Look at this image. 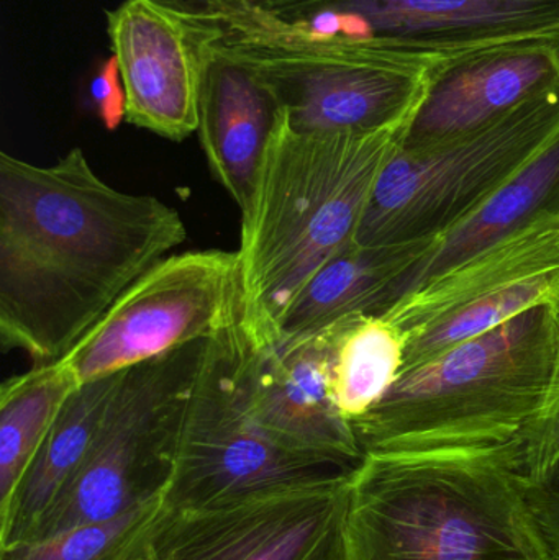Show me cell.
I'll return each instance as SVG.
<instances>
[{
	"mask_svg": "<svg viewBox=\"0 0 559 560\" xmlns=\"http://www.w3.org/2000/svg\"><path fill=\"white\" fill-rule=\"evenodd\" d=\"M187 238L174 207L105 183L81 148L49 166L0 154V345L61 361Z\"/></svg>",
	"mask_w": 559,
	"mask_h": 560,
	"instance_id": "obj_1",
	"label": "cell"
},
{
	"mask_svg": "<svg viewBox=\"0 0 559 560\" xmlns=\"http://www.w3.org/2000/svg\"><path fill=\"white\" fill-rule=\"evenodd\" d=\"M527 447L364 454L348 472L343 560H554Z\"/></svg>",
	"mask_w": 559,
	"mask_h": 560,
	"instance_id": "obj_2",
	"label": "cell"
},
{
	"mask_svg": "<svg viewBox=\"0 0 559 560\" xmlns=\"http://www.w3.org/2000/svg\"><path fill=\"white\" fill-rule=\"evenodd\" d=\"M404 130L304 133L281 114L242 210V329L255 349L279 342L282 319L331 258L353 245Z\"/></svg>",
	"mask_w": 559,
	"mask_h": 560,
	"instance_id": "obj_3",
	"label": "cell"
},
{
	"mask_svg": "<svg viewBox=\"0 0 559 560\" xmlns=\"http://www.w3.org/2000/svg\"><path fill=\"white\" fill-rule=\"evenodd\" d=\"M559 315L537 306L400 372L353 421L366 453L491 450L528 440L557 381Z\"/></svg>",
	"mask_w": 559,
	"mask_h": 560,
	"instance_id": "obj_4",
	"label": "cell"
},
{
	"mask_svg": "<svg viewBox=\"0 0 559 560\" xmlns=\"http://www.w3.org/2000/svg\"><path fill=\"white\" fill-rule=\"evenodd\" d=\"M223 51L242 61L304 133L404 130L443 65L404 58L322 32L266 0H207Z\"/></svg>",
	"mask_w": 559,
	"mask_h": 560,
	"instance_id": "obj_5",
	"label": "cell"
},
{
	"mask_svg": "<svg viewBox=\"0 0 559 560\" xmlns=\"http://www.w3.org/2000/svg\"><path fill=\"white\" fill-rule=\"evenodd\" d=\"M559 140V82L504 117L391 156L354 242L399 245L439 238Z\"/></svg>",
	"mask_w": 559,
	"mask_h": 560,
	"instance_id": "obj_6",
	"label": "cell"
},
{
	"mask_svg": "<svg viewBox=\"0 0 559 560\" xmlns=\"http://www.w3.org/2000/svg\"><path fill=\"white\" fill-rule=\"evenodd\" d=\"M206 348L193 342L124 372L84 460L25 541L166 497Z\"/></svg>",
	"mask_w": 559,
	"mask_h": 560,
	"instance_id": "obj_7",
	"label": "cell"
},
{
	"mask_svg": "<svg viewBox=\"0 0 559 560\" xmlns=\"http://www.w3.org/2000/svg\"><path fill=\"white\" fill-rule=\"evenodd\" d=\"M249 351L242 326L207 341L164 497L171 512L206 509L341 470L289 453L259 430L248 408Z\"/></svg>",
	"mask_w": 559,
	"mask_h": 560,
	"instance_id": "obj_8",
	"label": "cell"
},
{
	"mask_svg": "<svg viewBox=\"0 0 559 560\" xmlns=\"http://www.w3.org/2000/svg\"><path fill=\"white\" fill-rule=\"evenodd\" d=\"M236 252L170 255L144 272L61 359L79 385L242 326Z\"/></svg>",
	"mask_w": 559,
	"mask_h": 560,
	"instance_id": "obj_9",
	"label": "cell"
},
{
	"mask_svg": "<svg viewBox=\"0 0 559 560\" xmlns=\"http://www.w3.org/2000/svg\"><path fill=\"white\" fill-rule=\"evenodd\" d=\"M537 306L559 312V212L426 283L381 316L406 338L404 372Z\"/></svg>",
	"mask_w": 559,
	"mask_h": 560,
	"instance_id": "obj_10",
	"label": "cell"
},
{
	"mask_svg": "<svg viewBox=\"0 0 559 560\" xmlns=\"http://www.w3.org/2000/svg\"><path fill=\"white\" fill-rule=\"evenodd\" d=\"M348 472L330 470L199 510H166V560H343Z\"/></svg>",
	"mask_w": 559,
	"mask_h": 560,
	"instance_id": "obj_11",
	"label": "cell"
},
{
	"mask_svg": "<svg viewBox=\"0 0 559 560\" xmlns=\"http://www.w3.org/2000/svg\"><path fill=\"white\" fill-rule=\"evenodd\" d=\"M279 13L435 65L517 43L559 45V0H318Z\"/></svg>",
	"mask_w": 559,
	"mask_h": 560,
	"instance_id": "obj_12",
	"label": "cell"
},
{
	"mask_svg": "<svg viewBox=\"0 0 559 560\" xmlns=\"http://www.w3.org/2000/svg\"><path fill=\"white\" fill-rule=\"evenodd\" d=\"M105 19L125 120L171 141L196 133L203 72L222 39L216 19L180 0H124Z\"/></svg>",
	"mask_w": 559,
	"mask_h": 560,
	"instance_id": "obj_13",
	"label": "cell"
},
{
	"mask_svg": "<svg viewBox=\"0 0 559 560\" xmlns=\"http://www.w3.org/2000/svg\"><path fill=\"white\" fill-rule=\"evenodd\" d=\"M348 319L271 348L249 345L248 361V408L259 430L289 453L341 470L364 457L331 398V365Z\"/></svg>",
	"mask_w": 559,
	"mask_h": 560,
	"instance_id": "obj_14",
	"label": "cell"
},
{
	"mask_svg": "<svg viewBox=\"0 0 559 560\" xmlns=\"http://www.w3.org/2000/svg\"><path fill=\"white\" fill-rule=\"evenodd\" d=\"M558 82L557 43L499 46L446 62L433 72L403 147H426L478 130Z\"/></svg>",
	"mask_w": 559,
	"mask_h": 560,
	"instance_id": "obj_15",
	"label": "cell"
},
{
	"mask_svg": "<svg viewBox=\"0 0 559 560\" xmlns=\"http://www.w3.org/2000/svg\"><path fill=\"white\" fill-rule=\"evenodd\" d=\"M281 114L268 85L217 43L203 72L197 133L210 173L240 212L252 197Z\"/></svg>",
	"mask_w": 559,
	"mask_h": 560,
	"instance_id": "obj_16",
	"label": "cell"
},
{
	"mask_svg": "<svg viewBox=\"0 0 559 560\" xmlns=\"http://www.w3.org/2000/svg\"><path fill=\"white\" fill-rule=\"evenodd\" d=\"M433 243L435 238L374 246L354 242L301 290L282 319L279 342L315 335L341 319L384 315L396 305L400 280Z\"/></svg>",
	"mask_w": 559,
	"mask_h": 560,
	"instance_id": "obj_17",
	"label": "cell"
},
{
	"mask_svg": "<svg viewBox=\"0 0 559 560\" xmlns=\"http://www.w3.org/2000/svg\"><path fill=\"white\" fill-rule=\"evenodd\" d=\"M551 212H559V140L462 222L435 238L419 265L400 280L397 302Z\"/></svg>",
	"mask_w": 559,
	"mask_h": 560,
	"instance_id": "obj_18",
	"label": "cell"
},
{
	"mask_svg": "<svg viewBox=\"0 0 559 560\" xmlns=\"http://www.w3.org/2000/svg\"><path fill=\"white\" fill-rule=\"evenodd\" d=\"M124 372L82 384L66 401L15 495L7 509L0 510V548L28 539L46 510L74 477Z\"/></svg>",
	"mask_w": 559,
	"mask_h": 560,
	"instance_id": "obj_19",
	"label": "cell"
},
{
	"mask_svg": "<svg viewBox=\"0 0 559 560\" xmlns=\"http://www.w3.org/2000/svg\"><path fill=\"white\" fill-rule=\"evenodd\" d=\"M79 387L59 361L33 365L0 385V510L15 495L46 434Z\"/></svg>",
	"mask_w": 559,
	"mask_h": 560,
	"instance_id": "obj_20",
	"label": "cell"
},
{
	"mask_svg": "<svg viewBox=\"0 0 559 560\" xmlns=\"http://www.w3.org/2000/svg\"><path fill=\"white\" fill-rule=\"evenodd\" d=\"M406 338L383 316H354L338 339L331 398L345 420H360L381 404L404 368Z\"/></svg>",
	"mask_w": 559,
	"mask_h": 560,
	"instance_id": "obj_21",
	"label": "cell"
},
{
	"mask_svg": "<svg viewBox=\"0 0 559 560\" xmlns=\"http://www.w3.org/2000/svg\"><path fill=\"white\" fill-rule=\"evenodd\" d=\"M166 510L163 497L108 522L3 546L0 560H130L153 539Z\"/></svg>",
	"mask_w": 559,
	"mask_h": 560,
	"instance_id": "obj_22",
	"label": "cell"
},
{
	"mask_svg": "<svg viewBox=\"0 0 559 560\" xmlns=\"http://www.w3.org/2000/svg\"><path fill=\"white\" fill-rule=\"evenodd\" d=\"M559 315V312H558ZM559 466V359L554 397L541 423L528 438L527 477L541 483L554 476Z\"/></svg>",
	"mask_w": 559,
	"mask_h": 560,
	"instance_id": "obj_23",
	"label": "cell"
},
{
	"mask_svg": "<svg viewBox=\"0 0 559 560\" xmlns=\"http://www.w3.org/2000/svg\"><path fill=\"white\" fill-rule=\"evenodd\" d=\"M91 95L98 117L108 130H115L127 118V97L114 56L92 79Z\"/></svg>",
	"mask_w": 559,
	"mask_h": 560,
	"instance_id": "obj_24",
	"label": "cell"
},
{
	"mask_svg": "<svg viewBox=\"0 0 559 560\" xmlns=\"http://www.w3.org/2000/svg\"><path fill=\"white\" fill-rule=\"evenodd\" d=\"M531 503L551 559L559 560V470L545 482H531Z\"/></svg>",
	"mask_w": 559,
	"mask_h": 560,
	"instance_id": "obj_25",
	"label": "cell"
},
{
	"mask_svg": "<svg viewBox=\"0 0 559 560\" xmlns=\"http://www.w3.org/2000/svg\"><path fill=\"white\" fill-rule=\"evenodd\" d=\"M272 9L278 12H289V10L299 9V7L307 5V3L318 2V0H266Z\"/></svg>",
	"mask_w": 559,
	"mask_h": 560,
	"instance_id": "obj_26",
	"label": "cell"
},
{
	"mask_svg": "<svg viewBox=\"0 0 559 560\" xmlns=\"http://www.w3.org/2000/svg\"><path fill=\"white\" fill-rule=\"evenodd\" d=\"M154 538V536H153ZM130 560H166L163 556L158 551L156 546H154V539H151L143 549L137 552Z\"/></svg>",
	"mask_w": 559,
	"mask_h": 560,
	"instance_id": "obj_27",
	"label": "cell"
},
{
	"mask_svg": "<svg viewBox=\"0 0 559 560\" xmlns=\"http://www.w3.org/2000/svg\"><path fill=\"white\" fill-rule=\"evenodd\" d=\"M180 2L189 3V5H203L207 0H180Z\"/></svg>",
	"mask_w": 559,
	"mask_h": 560,
	"instance_id": "obj_28",
	"label": "cell"
},
{
	"mask_svg": "<svg viewBox=\"0 0 559 560\" xmlns=\"http://www.w3.org/2000/svg\"><path fill=\"white\" fill-rule=\"evenodd\" d=\"M557 470H559V466H558V469H557ZM557 470H555V472H557ZM555 472H554V474H555Z\"/></svg>",
	"mask_w": 559,
	"mask_h": 560,
	"instance_id": "obj_29",
	"label": "cell"
}]
</instances>
